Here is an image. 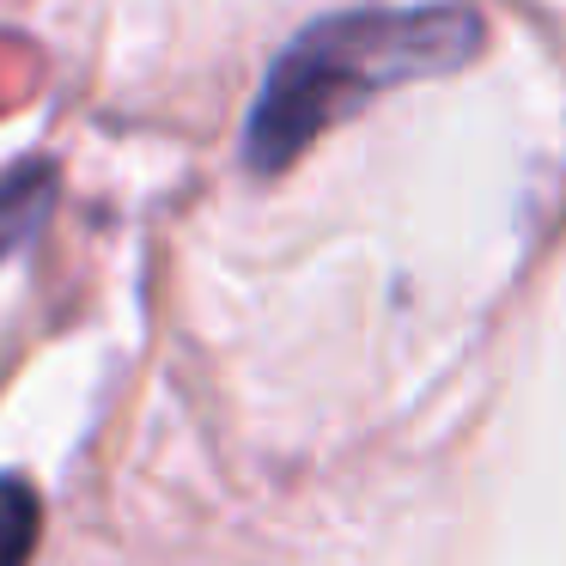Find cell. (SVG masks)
<instances>
[{
	"mask_svg": "<svg viewBox=\"0 0 566 566\" xmlns=\"http://www.w3.org/2000/svg\"><path fill=\"white\" fill-rule=\"evenodd\" d=\"M43 536V500L25 475H0V566H31Z\"/></svg>",
	"mask_w": 566,
	"mask_h": 566,
	"instance_id": "3",
	"label": "cell"
},
{
	"mask_svg": "<svg viewBox=\"0 0 566 566\" xmlns=\"http://www.w3.org/2000/svg\"><path fill=\"white\" fill-rule=\"evenodd\" d=\"M55 208V165H19L0 177V256H13Z\"/></svg>",
	"mask_w": 566,
	"mask_h": 566,
	"instance_id": "2",
	"label": "cell"
},
{
	"mask_svg": "<svg viewBox=\"0 0 566 566\" xmlns=\"http://www.w3.org/2000/svg\"><path fill=\"white\" fill-rule=\"evenodd\" d=\"M488 43L469 7H359L305 25L269 67L244 123V165L281 177L305 147H317L342 116L366 111L378 92L415 86L469 67Z\"/></svg>",
	"mask_w": 566,
	"mask_h": 566,
	"instance_id": "1",
	"label": "cell"
}]
</instances>
